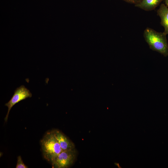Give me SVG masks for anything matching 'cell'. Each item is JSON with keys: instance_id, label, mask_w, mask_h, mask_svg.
Segmentation results:
<instances>
[{"instance_id": "6", "label": "cell", "mask_w": 168, "mask_h": 168, "mask_svg": "<svg viewBox=\"0 0 168 168\" xmlns=\"http://www.w3.org/2000/svg\"><path fill=\"white\" fill-rule=\"evenodd\" d=\"M157 13L161 18V24L164 28L163 32L167 35L168 34V7L165 4H161Z\"/></svg>"}, {"instance_id": "4", "label": "cell", "mask_w": 168, "mask_h": 168, "mask_svg": "<svg viewBox=\"0 0 168 168\" xmlns=\"http://www.w3.org/2000/svg\"><path fill=\"white\" fill-rule=\"evenodd\" d=\"M31 96L32 94L30 91L24 85H21L16 88L11 99L5 105L8 107L7 113L4 119L5 121H7L9 112L14 105L20 101L31 97Z\"/></svg>"}, {"instance_id": "8", "label": "cell", "mask_w": 168, "mask_h": 168, "mask_svg": "<svg viewBox=\"0 0 168 168\" xmlns=\"http://www.w3.org/2000/svg\"><path fill=\"white\" fill-rule=\"evenodd\" d=\"M16 168H27L28 167L26 166L23 162L21 157L20 156L17 157V161Z\"/></svg>"}, {"instance_id": "9", "label": "cell", "mask_w": 168, "mask_h": 168, "mask_svg": "<svg viewBox=\"0 0 168 168\" xmlns=\"http://www.w3.org/2000/svg\"><path fill=\"white\" fill-rule=\"evenodd\" d=\"M126 2L131 4H134V5L138 3L141 0H122Z\"/></svg>"}, {"instance_id": "7", "label": "cell", "mask_w": 168, "mask_h": 168, "mask_svg": "<svg viewBox=\"0 0 168 168\" xmlns=\"http://www.w3.org/2000/svg\"><path fill=\"white\" fill-rule=\"evenodd\" d=\"M164 0H141L135 6L146 11L155 9Z\"/></svg>"}, {"instance_id": "2", "label": "cell", "mask_w": 168, "mask_h": 168, "mask_svg": "<svg viewBox=\"0 0 168 168\" xmlns=\"http://www.w3.org/2000/svg\"><path fill=\"white\" fill-rule=\"evenodd\" d=\"M40 142L44 158L51 163L63 151L52 130L46 133Z\"/></svg>"}, {"instance_id": "10", "label": "cell", "mask_w": 168, "mask_h": 168, "mask_svg": "<svg viewBox=\"0 0 168 168\" xmlns=\"http://www.w3.org/2000/svg\"><path fill=\"white\" fill-rule=\"evenodd\" d=\"M165 4L168 7V0H165Z\"/></svg>"}, {"instance_id": "3", "label": "cell", "mask_w": 168, "mask_h": 168, "mask_svg": "<svg viewBox=\"0 0 168 168\" xmlns=\"http://www.w3.org/2000/svg\"><path fill=\"white\" fill-rule=\"evenodd\" d=\"M76 155L75 148L64 151L59 154L52 162V168H67L73 163Z\"/></svg>"}, {"instance_id": "1", "label": "cell", "mask_w": 168, "mask_h": 168, "mask_svg": "<svg viewBox=\"0 0 168 168\" xmlns=\"http://www.w3.org/2000/svg\"><path fill=\"white\" fill-rule=\"evenodd\" d=\"M166 35L147 27L144 30L143 36L150 48L165 57L168 56V43Z\"/></svg>"}, {"instance_id": "5", "label": "cell", "mask_w": 168, "mask_h": 168, "mask_svg": "<svg viewBox=\"0 0 168 168\" xmlns=\"http://www.w3.org/2000/svg\"><path fill=\"white\" fill-rule=\"evenodd\" d=\"M52 131L63 151L75 148L74 143L62 132L57 129L53 130Z\"/></svg>"}]
</instances>
